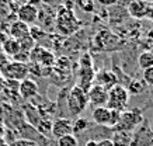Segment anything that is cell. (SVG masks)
<instances>
[{"label": "cell", "instance_id": "cell-29", "mask_svg": "<svg viewBox=\"0 0 153 146\" xmlns=\"http://www.w3.org/2000/svg\"><path fill=\"white\" fill-rule=\"evenodd\" d=\"M3 131H4V124L0 119V136H3Z\"/></svg>", "mask_w": 153, "mask_h": 146}, {"label": "cell", "instance_id": "cell-4", "mask_svg": "<svg viewBox=\"0 0 153 146\" xmlns=\"http://www.w3.org/2000/svg\"><path fill=\"white\" fill-rule=\"evenodd\" d=\"M128 101H129V93H128L126 87L121 84H115L108 90V101H107L105 107L122 113L126 108Z\"/></svg>", "mask_w": 153, "mask_h": 146}, {"label": "cell", "instance_id": "cell-23", "mask_svg": "<svg viewBox=\"0 0 153 146\" xmlns=\"http://www.w3.org/2000/svg\"><path fill=\"white\" fill-rule=\"evenodd\" d=\"M14 146H38V143L31 139H19L14 143Z\"/></svg>", "mask_w": 153, "mask_h": 146}, {"label": "cell", "instance_id": "cell-12", "mask_svg": "<svg viewBox=\"0 0 153 146\" xmlns=\"http://www.w3.org/2000/svg\"><path fill=\"white\" fill-rule=\"evenodd\" d=\"M93 121L98 125H102V127H110V118H111V110L107 108L105 105L102 107H96L93 110Z\"/></svg>", "mask_w": 153, "mask_h": 146}, {"label": "cell", "instance_id": "cell-28", "mask_svg": "<svg viewBox=\"0 0 153 146\" xmlns=\"http://www.w3.org/2000/svg\"><path fill=\"white\" fill-rule=\"evenodd\" d=\"M86 146H97V141H94V139H88L86 142Z\"/></svg>", "mask_w": 153, "mask_h": 146}, {"label": "cell", "instance_id": "cell-20", "mask_svg": "<svg viewBox=\"0 0 153 146\" xmlns=\"http://www.w3.org/2000/svg\"><path fill=\"white\" fill-rule=\"evenodd\" d=\"M58 146H79V141L74 133H69L58 139Z\"/></svg>", "mask_w": 153, "mask_h": 146}, {"label": "cell", "instance_id": "cell-5", "mask_svg": "<svg viewBox=\"0 0 153 146\" xmlns=\"http://www.w3.org/2000/svg\"><path fill=\"white\" fill-rule=\"evenodd\" d=\"M0 75L4 77L7 82H20L25 80L30 75V66L27 63L23 62H17V61H10L7 65L0 70Z\"/></svg>", "mask_w": 153, "mask_h": 146}, {"label": "cell", "instance_id": "cell-14", "mask_svg": "<svg viewBox=\"0 0 153 146\" xmlns=\"http://www.w3.org/2000/svg\"><path fill=\"white\" fill-rule=\"evenodd\" d=\"M111 141L114 146H131L132 145V133L114 129V135H112Z\"/></svg>", "mask_w": 153, "mask_h": 146}, {"label": "cell", "instance_id": "cell-11", "mask_svg": "<svg viewBox=\"0 0 153 146\" xmlns=\"http://www.w3.org/2000/svg\"><path fill=\"white\" fill-rule=\"evenodd\" d=\"M149 3L145 0H131L128 4V13L135 19H143L148 16Z\"/></svg>", "mask_w": 153, "mask_h": 146}, {"label": "cell", "instance_id": "cell-33", "mask_svg": "<svg viewBox=\"0 0 153 146\" xmlns=\"http://www.w3.org/2000/svg\"><path fill=\"white\" fill-rule=\"evenodd\" d=\"M150 3H153V0H150Z\"/></svg>", "mask_w": 153, "mask_h": 146}, {"label": "cell", "instance_id": "cell-9", "mask_svg": "<svg viewBox=\"0 0 153 146\" xmlns=\"http://www.w3.org/2000/svg\"><path fill=\"white\" fill-rule=\"evenodd\" d=\"M38 16H39V11L35 6H31V4H24L21 6L17 11V17H19V21H23L25 24H33L35 23L38 20Z\"/></svg>", "mask_w": 153, "mask_h": 146}, {"label": "cell", "instance_id": "cell-15", "mask_svg": "<svg viewBox=\"0 0 153 146\" xmlns=\"http://www.w3.org/2000/svg\"><path fill=\"white\" fill-rule=\"evenodd\" d=\"M79 82H77V86L84 89L87 91L90 87H91V82L94 80V72H93V67H90V69H80L79 72Z\"/></svg>", "mask_w": 153, "mask_h": 146}, {"label": "cell", "instance_id": "cell-2", "mask_svg": "<svg viewBox=\"0 0 153 146\" xmlns=\"http://www.w3.org/2000/svg\"><path fill=\"white\" fill-rule=\"evenodd\" d=\"M143 122L145 118L140 110H124L121 113L120 121H118V124H117V127L114 129L134 133Z\"/></svg>", "mask_w": 153, "mask_h": 146}, {"label": "cell", "instance_id": "cell-27", "mask_svg": "<svg viewBox=\"0 0 153 146\" xmlns=\"http://www.w3.org/2000/svg\"><path fill=\"white\" fill-rule=\"evenodd\" d=\"M4 89H6V79L0 75V93H1V91H4Z\"/></svg>", "mask_w": 153, "mask_h": 146}, {"label": "cell", "instance_id": "cell-31", "mask_svg": "<svg viewBox=\"0 0 153 146\" xmlns=\"http://www.w3.org/2000/svg\"><path fill=\"white\" fill-rule=\"evenodd\" d=\"M4 143H6L4 138H3V136H0V146H1V145H4Z\"/></svg>", "mask_w": 153, "mask_h": 146}, {"label": "cell", "instance_id": "cell-17", "mask_svg": "<svg viewBox=\"0 0 153 146\" xmlns=\"http://www.w3.org/2000/svg\"><path fill=\"white\" fill-rule=\"evenodd\" d=\"M96 77L98 79V83H97V84L102 86V87H105L107 90H110L112 86L118 84V83H117V77H115V75H114L112 72L101 70L97 76H96Z\"/></svg>", "mask_w": 153, "mask_h": 146}, {"label": "cell", "instance_id": "cell-8", "mask_svg": "<svg viewBox=\"0 0 153 146\" xmlns=\"http://www.w3.org/2000/svg\"><path fill=\"white\" fill-rule=\"evenodd\" d=\"M51 133L56 141L65 135L73 133V122L68 118H58L51 125Z\"/></svg>", "mask_w": 153, "mask_h": 146}, {"label": "cell", "instance_id": "cell-22", "mask_svg": "<svg viewBox=\"0 0 153 146\" xmlns=\"http://www.w3.org/2000/svg\"><path fill=\"white\" fill-rule=\"evenodd\" d=\"M142 80L146 83V86H150L153 89V66L146 69V70H143V79Z\"/></svg>", "mask_w": 153, "mask_h": 146}, {"label": "cell", "instance_id": "cell-1", "mask_svg": "<svg viewBox=\"0 0 153 146\" xmlns=\"http://www.w3.org/2000/svg\"><path fill=\"white\" fill-rule=\"evenodd\" d=\"M80 21L74 13L68 7L59 9L55 19V27L62 35H72L80 28Z\"/></svg>", "mask_w": 153, "mask_h": 146}, {"label": "cell", "instance_id": "cell-10", "mask_svg": "<svg viewBox=\"0 0 153 146\" xmlns=\"http://www.w3.org/2000/svg\"><path fill=\"white\" fill-rule=\"evenodd\" d=\"M19 94L23 100H31L38 94V84L31 79H25V80L19 83Z\"/></svg>", "mask_w": 153, "mask_h": 146}, {"label": "cell", "instance_id": "cell-26", "mask_svg": "<svg viewBox=\"0 0 153 146\" xmlns=\"http://www.w3.org/2000/svg\"><path fill=\"white\" fill-rule=\"evenodd\" d=\"M97 146H114L111 139H101V141H97Z\"/></svg>", "mask_w": 153, "mask_h": 146}, {"label": "cell", "instance_id": "cell-24", "mask_svg": "<svg viewBox=\"0 0 153 146\" xmlns=\"http://www.w3.org/2000/svg\"><path fill=\"white\" fill-rule=\"evenodd\" d=\"M9 62H10L9 56H7V55H6L3 51H0V70H1V69H3V67H4V66L7 65Z\"/></svg>", "mask_w": 153, "mask_h": 146}, {"label": "cell", "instance_id": "cell-25", "mask_svg": "<svg viewBox=\"0 0 153 146\" xmlns=\"http://www.w3.org/2000/svg\"><path fill=\"white\" fill-rule=\"evenodd\" d=\"M97 3L104 6V7H111V6H115L118 3V0H97Z\"/></svg>", "mask_w": 153, "mask_h": 146}, {"label": "cell", "instance_id": "cell-18", "mask_svg": "<svg viewBox=\"0 0 153 146\" xmlns=\"http://www.w3.org/2000/svg\"><path fill=\"white\" fill-rule=\"evenodd\" d=\"M129 96H138V94H142L145 90H146V83L143 80H139V79H134V80L129 82V84L126 87Z\"/></svg>", "mask_w": 153, "mask_h": 146}, {"label": "cell", "instance_id": "cell-30", "mask_svg": "<svg viewBox=\"0 0 153 146\" xmlns=\"http://www.w3.org/2000/svg\"><path fill=\"white\" fill-rule=\"evenodd\" d=\"M42 1H45L48 4H53V3H55V0H42Z\"/></svg>", "mask_w": 153, "mask_h": 146}, {"label": "cell", "instance_id": "cell-13", "mask_svg": "<svg viewBox=\"0 0 153 146\" xmlns=\"http://www.w3.org/2000/svg\"><path fill=\"white\" fill-rule=\"evenodd\" d=\"M30 30L31 28H30L28 24L17 20L16 23H13L10 25V37L20 41V39H23L25 37H30Z\"/></svg>", "mask_w": 153, "mask_h": 146}, {"label": "cell", "instance_id": "cell-7", "mask_svg": "<svg viewBox=\"0 0 153 146\" xmlns=\"http://www.w3.org/2000/svg\"><path fill=\"white\" fill-rule=\"evenodd\" d=\"M88 103L96 105V107H102L108 101V90L100 84H93L87 90Z\"/></svg>", "mask_w": 153, "mask_h": 146}, {"label": "cell", "instance_id": "cell-21", "mask_svg": "<svg viewBox=\"0 0 153 146\" xmlns=\"http://www.w3.org/2000/svg\"><path fill=\"white\" fill-rule=\"evenodd\" d=\"M88 128V121L86 118H77L76 122H73V133H82Z\"/></svg>", "mask_w": 153, "mask_h": 146}, {"label": "cell", "instance_id": "cell-16", "mask_svg": "<svg viewBox=\"0 0 153 146\" xmlns=\"http://www.w3.org/2000/svg\"><path fill=\"white\" fill-rule=\"evenodd\" d=\"M3 52H4L7 56L16 58L21 52V47H20V42L14 38H7L3 41Z\"/></svg>", "mask_w": 153, "mask_h": 146}, {"label": "cell", "instance_id": "cell-32", "mask_svg": "<svg viewBox=\"0 0 153 146\" xmlns=\"http://www.w3.org/2000/svg\"><path fill=\"white\" fill-rule=\"evenodd\" d=\"M1 146H10V145H7V143H4V145H1Z\"/></svg>", "mask_w": 153, "mask_h": 146}, {"label": "cell", "instance_id": "cell-19", "mask_svg": "<svg viewBox=\"0 0 153 146\" xmlns=\"http://www.w3.org/2000/svg\"><path fill=\"white\" fill-rule=\"evenodd\" d=\"M138 66H139L142 70H146L149 67L153 66V52H142L139 56H138Z\"/></svg>", "mask_w": 153, "mask_h": 146}, {"label": "cell", "instance_id": "cell-6", "mask_svg": "<svg viewBox=\"0 0 153 146\" xmlns=\"http://www.w3.org/2000/svg\"><path fill=\"white\" fill-rule=\"evenodd\" d=\"M30 59H31V62H33L34 65H38V66H41V67H52L56 63L55 55L51 51L45 49L44 47H38V45H35L31 49Z\"/></svg>", "mask_w": 153, "mask_h": 146}, {"label": "cell", "instance_id": "cell-3", "mask_svg": "<svg viewBox=\"0 0 153 146\" xmlns=\"http://www.w3.org/2000/svg\"><path fill=\"white\" fill-rule=\"evenodd\" d=\"M88 105V96L87 91L82 87L76 84L73 86L69 91L68 100H66V107L69 110L70 114L73 115H79L80 113H83L86 107Z\"/></svg>", "mask_w": 153, "mask_h": 146}]
</instances>
